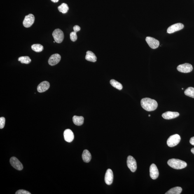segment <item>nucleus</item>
<instances>
[{
	"mask_svg": "<svg viewBox=\"0 0 194 194\" xmlns=\"http://www.w3.org/2000/svg\"><path fill=\"white\" fill-rule=\"evenodd\" d=\"M50 87V83L48 82L44 81L42 82L37 87V90L38 92L41 93L44 92L48 90Z\"/></svg>",
	"mask_w": 194,
	"mask_h": 194,
	"instance_id": "16",
	"label": "nucleus"
},
{
	"mask_svg": "<svg viewBox=\"0 0 194 194\" xmlns=\"http://www.w3.org/2000/svg\"><path fill=\"white\" fill-rule=\"evenodd\" d=\"M127 165L132 172H134L137 169V165L136 160L133 157L129 156L127 159Z\"/></svg>",
	"mask_w": 194,
	"mask_h": 194,
	"instance_id": "5",
	"label": "nucleus"
},
{
	"mask_svg": "<svg viewBox=\"0 0 194 194\" xmlns=\"http://www.w3.org/2000/svg\"><path fill=\"white\" fill-rule=\"evenodd\" d=\"M59 11L62 13H67L69 10V7L65 3H63L58 7Z\"/></svg>",
	"mask_w": 194,
	"mask_h": 194,
	"instance_id": "21",
	"label": "nucleus"
},
{
	"mask_svg": "<svg viewBox=\"0 0 194 194\" xmlns=\"http://www.w3.org/2000/svg\"><path fill=\"white\" fill-rule=\"evenodd\" d=\"M184 27V25L182 24L177 23L173 24L170 26L167 29V32L168 34H172V33L179 31L182 30Z\"/></svg>",
	"mask_w": 194,
	"mask_h": 194,
	"instance_id": "10",
	"label": "nucleus"
},
{
	"mask_svg": "<svg viewBox=\"0 0 194 194\" xmlns=\"http://www.w3.org/2000/svg\"><path fill=\"white\" fill-rule=\"evenodd\" d=\"M35 20V18L34 15L32 14H30L25 16L23 22V24L25 27H30L34 23Z\"/></svg>",
	"mask_w": 194,
	"mask_h": 194,
	"instance_id": "7",
	"label": "nucleus"
},
{
	"mask_svg": "<svg viewBox=\"0 0 194 194\" xmlns=\"http://www.w3.org/2000/svg\"><path fill=\"white\" fill-rule=\"evenodd\" d=\"M5 124V118L3 117L0 118V129H3L4 127Z\"/></svg>",
	"mask_w": 194,
	"mask_h": 194,
	"instance_id": "27",
	"label": "nucleus"
},
{
	"mask_svg": "<svg viewBox=\"0 0 194 194\" xmlns=\"http://www.w3.org/2000/svg\"><path fill=\"white\" fill-rule=\"evenodd\" d=\"M150 177L153 179H156L158 177L159 172L158 168L155 164H152L150 168Z\"/></svg>",
	"mask_w": 194,
	"mask_h": 194,
	"instance_id": "12",
	"label": "nucleus"
},
{
	"mask_svg": "<svg viewBox=\"0 0 194 194\" xmlns=\"http://www.w3.org/2000/svg\"><path fill=\"white\" fill-rule=\"evenodd\" d=\"M73 30H74V31L77 32H78V31H80L81 28H80V27L79 26H78V25H75L74 26V27H73Z\"/></svg>",
	"mask_w": 194,
	"mask_h": 194,
	"instance_id": "29",
	"label": "nucleus"
},
{
	"mask_svg": "<svg viewBox=\"0 0 194 194\" xmlns=\"http://www.w3.org/2000/svg\"><path fill=\"white\" fill-rule=\"evenodd\" d=\"M82 158H83L84 162H86V163H88L91 160V155L88 150H84L83 155H82Z\"/></svg>",
	"mask_w": 194,
	"mask_h": 194,
	"instance_id": "18",
	"label": "nucleus"
},
{
	"mask_svg": "<svg viewBox=\"0 0 194 194\" xmlns=\"http://www.w3.org/2000/svg\"><path fill=\"white\" fill-rule=\"evenodd\" d=\"M51 1L54 3H57L58 2L59 0H51Z\"/></svg>",
	"mask_w": 194,
	"mask_h": 194,
	"instance_id": "31",
	"label": "nucleus"
},
{
	"mask_svg": "<svg viewBox=\"0 0 194 194\" xmlns=\"http://www.w3.org/2000/svg\"><path fill=\"white\" fill-rule=\"evenodd\" d=\"M193 68L191 64L187 63L179 65L177 67V69L180 72L188 73L191 72L193 70Z\"/></svg>",
	"mask_w": 194,
	"mask_h": 194,
	"instance_id": "6",
	"label": "nucleus"
},
{
	"mask_svg": "<svg viewBox=\"0 0 194 194\" xmlns=\"http://www.w3.org/2000/svg\"><path fill=\"white\" fill-rule=\"evenodd\" d=\"M73 121L75 125L80 126L83 125L84 122V118L82 116H77L75 115L73 117Z\"/></svg>",
	"mask_w": 194,
	"mask_h": 194,
	"instance_id": "19",
	"label": "nucleus"
},
{
	"mask_svg": "<svg viewBox=\"0 0 194 194\" xmlns=\"http://www.w3.org/2000/svg\"><path fill=\"white\" fill-rule=\"evenodd\" d=\"M85 59L87 61L92 62H95L97 60V57L93 52L88 51L86 52Z\"/></svg>",
	"mask_w": 194,
	"mask_h": 194,
	"instance_id": "17",
	"label": "nucleus"
},
{
	"mask_svg": "<svg viewBox=\"0 0 194 194\" xmlns=\"http://www.w3.org/2000/svg\"><path fill=\"white\" fill-rule=\"evenodd\" d=\"M179 114L176 112L167 111L162 114V116L165 119H171L177 117Z\"/></svg>",
	"mask_w": 194,
	"mask_h": 194,
	"instance_id": "15",
	"label": "nucleus"
},
{
	"mask_svg": "<svg viewBox=\"0 0 194 194\" xmlns=\"http://www.w3.org/2000/svg\"><path fill=\"white\" fill-rule=\"evenodd\" d=\"M184 94L188 97L194 98V88L192 87H188L185 91Z\"/></svg>",
	"mask_w": 194,
	"mask_h": 194,
	"instance_id": "23",
	"label": "nucleus"
},
{
	"mask_svg": "<svg viewBox=\"0 0 194 194\" xmlns=\"http://www.w3.org/2000/svg\"><path fill=\"white\" fill-rule=\"evenodd\" d=\"M63 134L64 140L67 142H71L74 139V134L71 129H66L64 131Z\"/></svg>",
	"mask_w": 194,
	"mask_h": 194,
	"instance_id": "13",
	"label": "nucleus"
},
{
	"mask_svg": "<svg viewBox=\"0 0 194 194\" xmlns=\"http://www.w3.org/2000/svg\"><path fill=\"white\" fill-rule=\"evenodd\" d=\"M15 194H31V193L30 192H29L28 191H27V190H17V191L15 192Z\"/></svg>",
	"mask_w": 194,
	"mask_h": 194,
	"instance_id": "28",
	"label": "nucleus"
},
{
	"mask_svg": "<svg viewBox=\"0 0 194 194\" xmlns=\"http://www.w3.org/2000/svg\"><path fill=\"white\" fill-rule=\"evenodd\" d=\"M61 59V56L58 54H55L51 56L49 59L48 63L50 65L54 66L58 64Z\"/></svg>",
	"mask_w": 194,
	"mask_h": 194,
	"instance_id": "11",
	"label": "nucleus"
},
{
	"mask_svg": "<svg viewBox=\"0 0 194 194\" xmlns=\"http://www.w3.org/2000/svg\"><path fill=\"white\" fill-rule=\"evenodd\" d=\"M31 49L36 52H41L43 50L44 47L43 45L40 44H34L31 46Z\"/></svg>",
	"mask_w": 194,
	"mask_h": 194,
	"instance_id": "24",
	"label": "nucleus"
},
{
	"mask_svg": "<svg viewBox=\"0 0 194 194\" xmlns=\"http://www.w3.org/2000/svg\"><path fill=\"white\" fill-rule=\"evenodd\" d=\"M146 41L150 48L155 49L158 48L159 45L160 43L158 40L151 37H147Z\"/></svg>",
	"mask_w": 194,
	"mask_h": 194,
	"instance_id": "9",
	"label": "nucleus"
},
{
	"mask_svg": "<svg viewBox=\"0 0 194 194\" xmlns=\"http://www.w3.org/2000/svg\"><path fill=\"white\" fill-rule=\"evenodd\" d=\"M113 171L111 169H108L105 176V181L106 184L111 185L113 182Z\"/></svg>",
	"mask_w": 194,
	"mask_h": 194,
	"instance_id": "14",
	"label": "nucleus"
},
{
	"mask_svg": "<svg viewBox=\"0 0 194 194\" xmlns=\"http://www.w3.org/2000/svg\"><path fill=\"white\" fill-rule=\"evenodd\" d=\"M190 142L192 145L194 146V137H192L190 139Z\"/></svg>",
	"mask_w": 194,
	"mask_h": 194,
	"instance_id": "30",
	"label": "nucleus"
},
{
	"mask_svg": "<svg viewBox=\"0 0 194 194\" xmlns=\"http://www.w3.org/2000/svg\"><path fill=\"white\" fill-rule=\"evenodd\" d=\"M181 138L178 134H175L170 136L167 141V144L169 147H173L180 142Z\"/></svg>",
	"mask_w": 194,
	"mask_h": 194,
	"instance_id": "3",
	"label": "nucleus"
},
{
	"mask_svg": "<svg viewBox=\"0 0 194 194\" xmlns=\"http://www.w3.org/2000/svg\"><path fill=\"white\" fill-rule=\"evenodd\" d=\"M53 37L55 41L57 43H60L63 41L64 33L60 29H58L54 30L53 32Z\"/></svg>",
	"mask_w": 194,
	"mask_h": 194,
	"instance_id": "4",
	"label": "nucleus"
},
{
	"mask_svg": "<svg viewBox=\"0 0 194 194\" xmlns=\"http://www.w3.org/2000/svg\"><path fill=\"white\" fill-rule=\"evenodd\" d=\"M182 189L181 187H175L171 189L166 192L165 194H180L182 192Z\"/></svg>",
	"mask_w": 194,
	"mask_h": 194,
	"instance_id": "20",
	"label": "nucleus"
},
{
	"mask_svg": "<svg viewBox=\"0 0 194 194\" xmlns=\"http://www.w3.org/2000/svg\"><path fill=\"white\" fill-rule=\"evenodd\" d=\"M141 104L143 109L148 111H155L158 106L157 101L149 98H145L142 99Z\"/></svg>",
	"mask_w": 194,
	"mask_h": 194,
	"instance_id": "1",
	"label": "nucleus"
},
{
	"mask_svg": "<svg viewBox=\"0 0 194 194\" xmlns=\"http://www.w3.org/2000/svg\"><path fill=\"white\" fill-rule=\"evenodd\" d=\"M18 60L23 64H29L31 62V59L28 56H23L19 58Z\"/></svg>",
	"mask_w": 194,
	"mask_h": 194,
	"instance_id": "25",
	"label": "nucleus"
},
{
	"mask_svg": "<svg viewBox=\"0 0 194 194\" xmlns=\"http://www.w3.org/2000/svg\"><path fill=\"white\" fill-rule=\"evenodd\" d=\"M150 116H151V115H148V117H150Z\"/></svg>",
	"mask_w": 194,
	"mask_h": 194,
	"instance_id": "33",
	"label": "nucleus"
},
{
	"mask_svg": "<svg viewBox=\"0 0 194 194\" xmlns=\"http://www.w3.org/2000/svg\"><path fill=\"white\" fill-rule=\"evenodd\" d=\"M110 83H111L112 86L114 87L115 88L118 89L119 90H121L123 89V86L121 84L114 80H111V81H110Z\"/></svg>",
	"mask_w": 194,
	"mask_h": 194,
	"instance_id": "22",
	"label": "nucleus"
},
{
	"mask_svg": "<svg viewBox=\"0 0 194 194\" xmlns=\"http://www.w3.org/2000/svg\"><path fill=\"white\" fill-rule=\"evenodd\" d=\"M191 151L192 153L194 155V148H192Z\"/></svg>",
	"mask_w": 194,
	"mask_h": 194,
	"instance_id": "32",
	"label": "nucleus"
},
{
	"mask_svg": "<svg viewBox=\"0 0 194 194\" xmlns=\"http://www.w3.org/2000/svg\"><path fill=\"white\" fill-rule=\"evenodd\" d=\"M10 162L12 167L17 170H21L23 169L22 163L15 157H12L10 159Z\"/></svg>",
	"mask_w": 194,
	"mask_h": 194,
	"instance_id": "8",
	"label": "nucleus"
},
{
	"mask_svg": "<svg viewBox=\"0 0 194 194\" xmlns=\"http://www.w3.org/2000/svg\"><path fill=\"white\" fill-rule=\"evenodd\" d=\"M167 164L170 167L176 169H184L187 166L186 162L175 159L169 160L168 161Z\"/></svg>",
	"mask_w": 194,
	"mask_h": 194,
	"instance_id": "2",
	"label": "nucleus"
},
{
	"mask_svg": "<svg viewBox=\"0 0 194 194\" xmlns=\"http://www.w3.org/2000/svg\"><path fill=\"white\" fill-rule=\"evenodd\" d=\"M70 37L71 41L74 42L77 41V36L76 34V32L73 31L71 32L70 34Z\"/></svg>",
	"mask_w": 194,
	"mask_h": 194,
	"instance_id": "26",
	"label": "nucleus"
}]
</instances>
